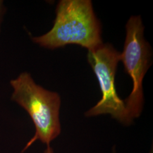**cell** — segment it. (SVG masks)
I'll return each mask as SVG.
<instances>
[{
	"mask_svg": "<svg viewBox=\"0 0 153 153\" xmlns=\"http://www.w3.org/2000/svg\"><path fill=\"white\" fill-rule=\"evenodd\" d=\"M53 27L33 41L45 48L54 49L76 44L88 51L103 44L100 23L90 0H61L56 9Z\"/></svg>",
	"mask_w": 153,
	"mask_h": 153,
	"instance_id": "1",
	"label": "cell"
},
{
	"mask_svg": "<svg viewBox=\"0 0 153 153\" xmlns=\"http://www.w3.org/2000/svg\"><path fill=\"white\" fill-rule=\"evenodd\" d=\"M10 85L13 89L11 99L27 112L36 129L23 152L37 140L49 145L61 133L60 95L36 84L27 72L12 79Z\"/></svg>",
	"mask_w": 153,
	"mask_h": 153,
	"instance_id": "2",
	"label": "cell"
},
{
	"mask_svg": "<svg viewBox=\"0 0 153 153\" xmlns=\"http://www.w3.org/2000/svg\"><path fill=\"white\" fill-rule=\"evenodd\" d=\"M88 60L98 80L102 97L85 115L91 117L110 114L123 124H130L133 119L124 101L118 96L115 87V75L120 61V53L111 44H102L88 51Z\"/></svg>",
	"mask_w": 153,
	"mask_h": 153,
	"instance_id": "3",
	"label": "cell"
},
{
	"mask_svg": "<svg viewBox=\"0 0 153 153\" xmlns=\"http://www.w3.org/2000/svg\"><path fill=\"white\" fill-rule=\"evenodd\" d=\"M126 41L120 61L131 77L133 88L124 101L131 119L138 117L143 103L142 82L150 66L151 48L143 36L144 26L140 16H132L126 25Z\"/></svg>",
	"mask_w": 153,
	"mask_h": 153,
	"instance_id": "4",
	"label": "cell"
},
{
	"mask_svg": "<svg viewBox=\"0 0 153 153\" xmlns=\"http://www.w3.org/2000/svg\"><path fill=\"white\" fill-rule=\"evenodd\" d=\"M5 13V7L4 6V3L2 1H0V26L2 21L3 16Z\"/></svg>",
	"mask_w": 153,
	"mask_h": 153,
	"instance_id": "5",
	"label": "cell"
},
{
	"mask_svg": "<svg viewBox=\"0 0 153 153\" xmlns=\"http://www.w3.org/2000/svg\"><path fill=\"white\" fill-rule=\"evenodd\" d=\"M44 153H54L53 151L52 150V148H51V146L49 145L47 146V148L46 149V150L44 151Z\"/></svg>",
	"mask_w": 153,
	"mask_h": 153,
	"instance_id": "6",
	"label": "cell"
}]
</instances>
